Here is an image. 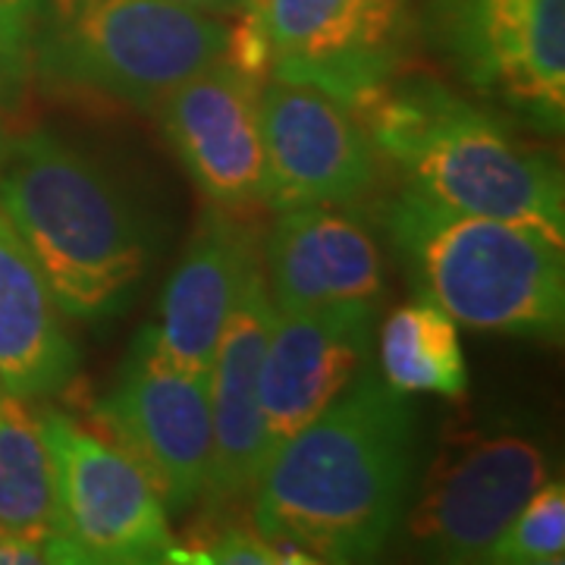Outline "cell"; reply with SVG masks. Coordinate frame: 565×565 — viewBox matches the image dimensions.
<instances>
[{"label": "cell", "mask_w": 565, "mask_h": 565, "mask_svg": "<svg viewBox=\"0 0 565 565\" xmlns=\"http://www.w3.org/2000/svg\"><path fill=\"white\" fill-rule=\"evenodd\" d=\"M386 233L412 286L481 333L559 343L565 245L522 223L468 214L408 189L386 207Z\"/></svg>", "instance_id": "obj_4"}, {"label": "cell", "mask_w": 565, "mask_h": 565, "mask_svg": "<svg viewBox=\"0 0 565 565\" xmlns=\"http://www.w3.org/2000/svg\"><path fill=\"white\" fill-rule=\"evenodd\" d=\"M221 17L177 0H44L35 76L98 102L158 110L189 76L223 57Z\"/></svg>", "instance_id": "obj_5"}, {"label": "cell", "mask_w": 565, "mask_h": 565, "mask_svg": "<svg viewBox=\"0 0 565 565\" xmlns=\"http://www.w3.org/2000/svg\"><path fill=\"white\" fill-rule=\"evenodd\" d=\"M54 456L63 534L88 563H167L173 531L141 465L61 408H39Z\"/></svg>", "instance_id": "obj_8"}, {"label": "cell", "mask_w": 565, "mask_h": 565, "mask_svg": "<svg viewBox=\"0 0 565 565\" xmlns=\"http://www.w3.org/2000/svg\"><path fill=\"white\" fill-rule=\"evenodd\" d=\"M422 29L468 88L563 132L565 0H422Z\"/></svg>", "instance_id": "obj_6"}, {"label": "cell", "mask_w": 565, "mask_h": 565, "mask_svg": "<svg viewBox=\"0 0 565 565\" xmlns=\"http://www.w3.org/2000/svg\"><path fill=\"white\" fill-rule=\"evenodd\" d=\"M0 531L29 537L63 534L54 456L39 408L0 386Z\"/></svg>", "instance_id": "obj_18"}, {"label": "cell", "mask_w": 565, "mask_h": 565, "mask_svg": "<svg viewBox=\"0 0 565 565\" xmlns=\"http://www.w3.org/2000/svg\"><path fill=\"white\" fill-rule=\"evenodd\" d=\"M255 264H262V252L252 223L217 204L204 207L163 286L158 321L136 343L170 367L211 374L223 323Z\"/></svg>", "instance_id": "obj_13"}, {"label": "cell", "mask_w": 565, "mask_h": 565, "mask_svg": "<svg viewBox=\"0 0 565 565\" xmlns=\"http://www.w3.org/2000/svg\"><path fill=\"white\" fill-rule=\"evenodd\" d=\"M214 512L204 515L202 525L189 527L185 541H173L167 563H189V565H289L315 559L296 550V546L277 544L264 537L255 527V522H236L226 505H211Z\"/></svg>", "instance_id": "obj_20"}, {"label": "cell", "mask_w": 565, "mask_h": 565, "mask_svg": "<svg viewBox=\"0 0 565 565\" xmlns=\"http://www.w3.org/2000/svg\"><path fill=\"white\" fill-rule=\"evenodd\" d=\"M274 79L315 85L352 110L405 70L408 0H264Z\"/></svg>", "instance_id": "obj_9"}, {"label": "cell", "mask_w": 565, "mask_h": 565, "mask_svg": "<svg viewBox=\"0 0 565 565\" xmlns=\"http://www.w3.org/2000/svg\"><path fill=\"white\" fill-rule=\"evenodd\" d=\"M550 481V456L527 430L452 427L405 519L408 546L437 563H481L509 519Z\"/></svg>", "instance_id": "obj_7"}, {"label": "cell", "mask_w": 565, "mask_h": 565, "mask_svg": "<svg viewBox=\"0 0 565 565\" xmlns=\"http://www.w3.org/2000/svg\"><path fill=\"white\" fill-rule=\"evenodd\" d=\"M377 305H333L277 315L262 371L267 452L337 403L364 371Z\"/></svg>", "instance_id": "obj_14"}, {"label": "cell", "mask_w": 565, "mask_h": 565, "mask_svg": "<svg viewBox=\"0 0 565 565\" xmlns=\"http://www.w3.org/2000/svg\"><path fill=\"white\" fill-rule=\"evenodd\" d=\"M565 559V487L544 481L487 546L481 563L559 565Z\"/></svg>", "instance_id": "obj_21"}, {"label": "cell", "mask_w": 565, "mask_h": 565, "mask_svg": "<svg viewBox=\"0 0 565 565\" xmlns=\"http://www.w3.org/2000/svg\"><path fill=\"white\" fill-rule=\"evenodd\" d=\"M41 3L44 0H0V107L17 102L35 76Z\"/></svg>", "instance_id": "obj_22"}, {"label": "cell", "mask_w": 565, "mask_h": 565, "mask_svg": "<svg viewBox=\"0 0 565 565\" xmlns=\"http://www.w3.org/2000/svg\"><path fill=\"white\" fill-rule=\"evenodd\" d=\"M161 129L204 199L226 211L267 202L262 82L214 61L158 107Z\"/></svg>", "instance_id": "obj_12"}, {"label": "cell", "mask_w": 565, "mask_h": 565, "mask_svg": "<svg viewBox=\"0 0 565 565\" xmlns=\"http://www.w3.org/2000/svg\"><path fill=\"white\" fill-rule=\"evenodd\" d=\"M377 364L386 386L403 396L430 393L459 399L468 390L459 327L434 302H408L393 308L381 323Z\"/></svg>", "instance_id": "obj_19"}, {"label": "cell", "mask_w": 565, "mask_h": 565, "mask_svg": "<svg viewBox=\"0 0 565 565\" xmlns=\"http://www.w3.org/2000/svg\"><path fill=\"white\" fill-rule=\"evenodd\" d=\"M262 136L267 158L264 207L352 204L381 173L377 151L355 110L315 85L270 79L262 85Z\"/></svg>", "instance_id": "obj_11"}, {"label": "cell", "mask_w": 565, "mask_h": 565, "mask_svg": "<svg viewBox=\"0 0 565 565\" xmlns=\"http://www.w3.org/2000/svg\"><path fill=\"white\" fill-rule=\"evenodd\" d=\"M95 418L104 437L141 465L167 509L202 503L211 471V374L170 367L136 343Z\"/></svg>", "instance_id": "obj_10"}, {"label": "cell", "mask_w": 565, "mask_h": 565, "mask_svg": "<svg viewBox=\"0 0 565 565\" xmlns=\"http://www.w3.org/2000/svg\"><path fill=\"white\" fill-rule=\"evenodd\" d=\"M274 318L277 308L262 264H255L211 362V471L202 505H233L252 497L267 465L262 371Z\"/></svg>", "instance_id": "obj_15"}, {"label": "cell", "mask_w": 565, "mask_h": 565, "mask_svg": "<svg viewBox=\"0 0 565 565\" xmlns=\"http://www.w3.org/2000/svg\"><path fill=\"white\" fill-rule=\"evenodd\" d=\"M223 63H230L233 70H239L243 76L255 82L270 79L274 70V44L267 35V22L264 10L255 3H245L236 13V22L226 25V39H223Z\"/></svg>", "instance_id": "obj_23"}, {"label": "cell", "mask_w": 565, "mask_h": 565, "mask_svg": "<svg viewBox=\"0 0 565 565\" xmlns=\"http://www.w3.org/2000/svg\"><path fill=\"white\" fill-rule=\"evenodd\" d=\"M177 3H185V7L211 13V17H236L245 7V0H177Z\"/></svg>", "instance_id": "obj_24"}, {"label": "cell", "mask_w": 565, "mask_h": 565, "mask_svg": "<svg viewBox=\"0 0 565 565\" xmlns=\"http://www.w3.org/2000/svg\"><path fill=\"white\" fill-rule=\"evenodd\" d=\"M0 214L63 318L95 323L120 315L148 270V236L120 182L54 132L13 136L0 163Z\"/></svg>", "instance_id": "obj_3"}, {"label": "cell", "mask_w": 565, "mask_h": 565, "mask_svg": "<svg viewBox=\"0 0 565 565\" xmlns=\"http://www.w3.org/2000/svg\"><path fill=\"white\" fill-rule=\"evenodd\" d=\"M415 465V412L374 367L280 444L255 484V527L315 563L374 559L399 527Z\"/></svg>", "instance_id": "obj_1"}, {"label": "cell", "mask_w": 565, "mask_h": 565, "mask_svg": "<svg viewBox=\"0 0 565 565\" xmlns=\"http://www.w3.org/2000/svg\"><path fill=\"white\" fill-rule=\"evenodd\" d=\"M79 349L20 233L0 214V386L44 399L73 384Z\"/></svg>", "instance_id": "obj_17"}, {"label": "cell", "mask_w": 565, "mask_h": 565, "mask_svg": "<svg viewBox=\"0 0 565 565\" xmlns=\"http://www.w3.org/2000/svg\"><path fill=\"white\" fill-rule=\"evenodd\" d=\"M245 3H255V7H262L264 10V0H245Z\"/></svg>", "instance_id": "obj_26"}, {"label": "cell", "mask_w": 565, "mask_h": 565, "mask_svg": "<svg viewBox=\"0 0 565 565\" xmlns=\"http://www.w3.org/2000/svg\"><path fill=\"white\" fill-rule=\"evenodd\" d=\"M10 141H13V132H10V126H7V120H3V110H0V163H3V158H7Z\"/></svg>", "instance_id": "obj_25"}, {"label": "cell", "mask_w": 565, "mask_h": 565, "mask_svg": "<svg viewBox=\"0 0 565 565\" xmlns=\"http://www.w3.org/2000/svg\"><path fill=\"white\" fill-rule=\"evenodd\" d=\"M262 270L277 315L377 305L384 296L377 239L343 204L282 211L264 239Z\"/></svg>", "instance_id": "obj_16"}, {"label": "cell", "mask_w": 565, "mask_h": 565, "mask_svg": "<svg viewBox=\"0 0 565 565\" xmlns=\"http://www.w3.org/2000/svg\"><path fill=\"white\" fill-rule=\"evenodd\" d=\"M362 120L377 158L434 202L541 230L565 245V182L550 154L446 82L403 70L367 95Z\"/></svg>", "instance_id": "obj_2"}]
</instances>
